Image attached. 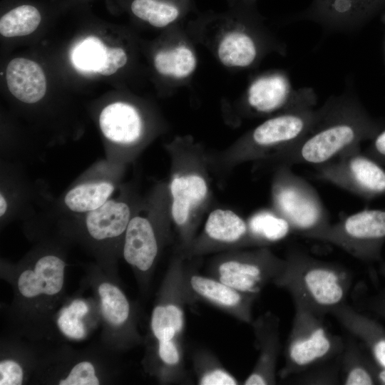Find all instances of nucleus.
I'll list each match as a JSON object with an SVG mask.
<instances>
[{"label":"nucleus","instance_id":"nucleus-1","mask_svg":"<svg viewBox=\"0 0 385 385\" xmlns=\"http://www.w3.org/2000/svg\"><path fill=\"white\" fill-rule=\"evenodd\" d=\"M370 132L359 101L352 92L346 91L318 108L317 118L306 135L270 158L290 166L322 165L360 145Z\"/></svg>","mask_w":385,"mask_h":385},{"label":"nucleus","instance_id":"nucleus-2","mask_svg":"<svg viewBox=\"0 0 385 385\" xmlns=\"http://www.w3.org/2000/svg\"><path fill=\"white\" fill-rule=\"evenodd\" d=\"M284 260V267L273 284L285 289L294 304L324 317L346 303L353 274L346 267L295 247L288 250Z\"/></svg>","mask_w":385,"mask_h":385},{"label":"nucleus","instance_id":"nucleus-3","mask_svg":"<svg viewBox=\"0 0 385 385\" xmlns=\"http://www.w3.org/2000/svg\"><path fill=\"white\" fill-rule=\"evenodd\" d=\"M272 209L290 225L292 232L314 240L332 222L315 188L293 172L289 165H279L271 185Z\"/></svg>","mask_w":385,"mask_h":385},{"label":"nucleus","instance_id":"nucleus-4","mask_svg":"<svg viewBox=\"0 0 385 385\" xmlns=\"http://www.w3.org/2000/svg\"><path fill=\"white\" fill-rule=\"evenodd\" d=\"M323 316L294 304V315L278 375L286 379L339 356L344 339L332 332Z\"/></svg>","mask_w":385,"mask_h":385},{"label":"nucleus","instance_id":"nucleus-5","mask_svg":"<svg viewBox=\"0 0 385 385\" xmlns=\"http://www.w3.org/2000/svg\"><path fill=\"white\" fill-rule=\"evenodd\" d=\"M284 265V258L267 247L235 249L213 258L207 272L208 275L242 292L259 297L267 285L274 284Z\"/></svg>","mask_w":385,"mask_h":385},{"label":"nucleus","instance_id":"nucleus-6","mask_svg":"<svg viewBox=\"0 0 385 385\" xmlns=\"http://www.w3.org/2000/svg\"><path fill=\"white\" fill-rule=\"evenodd\" d=\"M317 100L301 103L257 125L237 151L241 160L269 158L306 135L318 114Z\"/></svg>","mask_w":385,"mask_h":385},{"label":"nucleus","instance_id":"nucleus-7","mask_svg":"<svg viewBox=\"0 0 385 385\" xmlns=\"http://www.w3.org/2000/svg\"><path fill=\"white\" fill-rule=\"evenodd\" d=\"M185 260L183 255L175 256L163 278L150 322L154 342L183 341L185 308L192 304L186 282Z\"/></svg>","mask_w":385,"mask_h":385},{"label":"nucleus","instance_id":"nucleus-8","mask_svg":"<svg viewBox=\"0 0 385 385\" xmlns=\"http://www.w3.org/2000/svg\"><path fill=\"white\" fill-rule=\"evenodd\" d=\"M385 239V210H364L331 223L314 240L330 243L353 257H377Z\"/></svg>","mask_w":385,"mask_h":385},{"label":"nucleus","instance_id":"nucleus-9","mask_svg":"<svg viewBox=\"0 0 385 385\" xmlns=\"http://www.w3.org/2000/svg\"><path fill=\"white\" fill-rule=\"evenodd\" d=\"M353 147L335 158L314 166L315 177L356 195L369 197L385 193V170Z\"/></svg>","mask_w":385,"mask_h":385},{"label":"nucleus","instance_id":"nucleus-10","mask_svg":"<svg viewBox=\"0 0 385 385\" xmlns=\"http://www.w3.org/2000/svg\"><path fill=\"white\" fill-rule=\"evenodd\" d=\"M169 188L170 217L184 253L196 236L199 210L209 197L210 185L203 173L188 168L174 172Z\"/></svg>","mask_w":385,"mask_h":385},{"label":"nucleus","instance_id":"nucleus-11","mask_svg":"<svg viewBox=\"0 0 385 385\" xmlns=\"http://www.w3.org/2000/svg\"><path fill=\"white\" fill-rule=\"evenodd\" d=\"M246 246H252L247 221L231 210L219 208L210 212L202 232L183 255L186 259Z\"/></svg>","mask_w":385,"mask_h":385},{"label":"nucleus","instance_id":"nucleus-12","mask_svg":"<svg viewBox=\"0 0 385 385\" xmlns=\"http://www.w3.org/2000/svg\"><path fill=\"white\" fill-rule=\"evenodd\" d=\"M186 282L192 303H207L236 319L251 324L252 307L258 297L242 292L210 275L185 270Z\"/></svg>","mask_w":385,"mask_h":385},{"label":"nucleus","instance_id":"nucleus-13","mask_svg":"<svg viewBox=\"0 0 385 385\" xmlns=\"http://www.w3.org/2000/svg\"><path fill=\"white\" fill-rule=\"evenodd\" d=\"M314 99L317 97L312 88L292 90L288 78L280 73L257 78L247 93L249 106L260 113H281Z\"/></svg>","mask_w":385,"mask_h":385},{"label":"nucleus","instance_id":"nucleus-14","mask_svg":"<svg viewBox=\"0 0 385 385\" xmlns=\"http://www.w3.org/2000/svg\"><path fill=\"white\" fill-rule=\"evenodd\" d=\"M279 322V317L270 311L252 322L259 354L252 371L242 383L244 385L277 384V365L281 350Z\"/></svg>","mask_w":385,"mask_h":385},{"label":"nucleus","instance_id":"nucleus-15","mask_svg":"<svg viewBox=\"0 0 385 385\" xmlns=\"http://www.w3.org/2000/svg\"><path fill=\"white\" fill-rule=\"evenodd\" d=\"M384 0H313L302 17L324 28L354 31Z\"/></svg>","mask_w":385,"mask_h":385},{"label":"nucleus","instance_id":"nucleus-16","mask_svg":"<svg viewBox=\"0 0 385 385\" xmlns=\"http://www.w3.org/2000/svg\"><path fill=\"white\" fill-rule=\"evenodd\" d=\"M160 247L158 230L152 222L143 216L132 217L124 234L123 255L140 277L150 274Z\"/></svg>","mask_w":385,"mask_h":385},{"label":"nucleus","instance_id":"nucleus-17","mask_svg":"<svg viewBox=\"0 0 385 385\" xmlns=\"http://www.w3.org/2000/svg\"><path fill=\"white\" fill-rule=\"evenodd\" d=\"M65 268V262L56 255L40 257L32 268L24 270L19 275V293L27 299L57 295L63 287Z\"/></svg>","mask_w":385,"mask_h":385},{"label":"nucleus","instance_id":"nucleus-18","mask_svg":"<svg viewBox=\"0 0 385 385\" xmlns=\"http://www.w3.org/2000/svg\"><path fill=\"white\" fill-rule=\"evenodd\" d=\"M101 312L106 322L118 331L125 346L139 341L130 303L117 285L103 282L98 286Z\"/></svg>","mask_w":385,"mask_h":385},{"label":"nucleus","instance_id":"nucleus-19","mask_svg":"<svg viewBox=\"0 0 385 385\" xmlns=\"http://www.w3.org/2000/svg\"><path fill=\"white\" fill-rule=\"evenodd\" d=\"M99 125L106 138L120 144H133L143 133L139 113L133 106L123 102L105 107L100 114Z\"/></svg>","mask_w":385,"mask_h":385},{"label":"nucleus","instance_id":"nucleus-20","mask_svg":"<svg viewBox=\"0 0 385 385\" xmlns=\"http://www.w3.org/2000/svg\"><path fill=\"white\" fill-rule=\"evenodd\" d=\"M6 76L9 91L24 103H36L46 93V80L43 71L31 60L24 58L11 60L7 66Z\"/></svg>","mask_w":385,"mask_h":385},{"label":"nucleus","instance_id":"nucleus-21","mask_svg":"<svg viewBox=\"0 0 385 385\" xmlns=\"http://www.w3.org/2000/svg\"><path fill=\"white\" fill-rule=\"evenodd\" d=\"M331 314L351 335L366 345L378 364L385 366V332L379 325L346 303Z\"/></svg>","mask_w":385,"mask_h":385},{"label":"nucleus","instance_id":"nucleus-22","mask_svg":"<svg viewBox=\"0 0 385 385\" xmlns=\"http://www.w3.org/2000/svg\"><path fill=\"white\" fill-rule=\"evenodd\" d=\"M130 219V210L126 203L110 200L88 212L86 227L92 238L105 240L124 235Z\"/></svg>","mask_w":385,"mask_h":385},{"label":"nucleus","instance_id":"nucleus-23","mask_svg":"<svg viewBox=\"0 0 385 385\" xmlns=\"http://www.w3.org/2000/svg\"><path fill=\"white\" fill-rule=\"evenodd\" d=\"M151 372L163 384H175L185 376L183 341L155 342Z\"/></svg>","mask_w":385,"mask_h":385},{"label":"nucleus","instance_id":"nucleus-24","mask_svg":"<svg viewBox=\"0 0 385 385\" xmlns=\"http://www.w3.org/2000/svg\"><path fill=\"white\" fill-rule=\"evenodd\" d=\"M247 222L252 246L267 247L293 232L289 222L273 209L255 212Z\"/></svg>","mask_w":385,"mask_h":385},{"label":"nucleus","instance_id":"nucleus-25","mask_svg":"<svg viewBox=\"0 0 385 385\" xmlns=\"http://www.w3.org/2000/svg\"><path fill=\"white\" fill-rule=\"evenodd\" d=\"M341 379L342 384L344 385H371L376 383L371 366L352 335L344 339Z\"/></svg>","mask_w":385,"mask_h":385},{"label":"nucleus","instance_id":"nucleus-26","mask_svg":"<svg viewBox=\"0 0 385 385\" xmlns=\"http://www.w3.org/2000/svg\"><path fill=\"white\" fill-rule=\"evenodd\" d=\"M217 54L222 64L227 66L247 67L255 61L257 47L253 38L244 31H233L220 41Z\"/></svg>","mask_w":385,"mask_h":385},{"label":"nucleus","instance_id":"nucleus-27","mask_svg":"<svg viewBox=\"0 0 385 385\" xmlns=\"http://www.w3.org/2000/svg\"><path fill=\"white\" fill-rule=\"evenodd\" d=\"M192 369L200 385H237L240 381L207 349H198L192 356Z\"/></svg>","mask_w":385,"mask_h":385},{"label":"nucleus","instance_id":"nucleus-28","mask_svg":"<svg viewBox=\"0 0 385 385\" xmlns=\"http://www.w3.org/2000/svg\"><path fill=\"white\" fill-rule=\"evenodd\" d=\"M113 190L114 186L108 182L85 183L69 190L64 202L73 212H90L104 204Z\"/></svg>","mask_w":385,"mask_h":385},{"label":"nucleus","instance_id":"nucleus-29","mask_svg":"<svg viewBox=\"0 0 385 385\" xmlns=\"http://www.w3.org/2000/svg\"><path fill=\"white\" fill-rule=\"evenodd\" d=\"M196 63L194 53L185 46L160 51L154 58L155 67L158 73L176 78L190 76L194 71Z\"/></svg>","mask_w":385,"mask_h":385},{"label":"nucleus","instance_id":"nucleus-30","mask_svg":"<svg viewBox=\"0 0 385 385\" xmlns=\"http://www.w3.org/2000/svg\"><path fill=\"white\" fill-rule=\"evenodd\" d=\"M41 21V14L35 6L21 5L1 17L0 33L4 37L26 36L38 28Z\"/></svg>","mask_w":385,"mask_h":385},{"label":"nucleus","instance_id":"nucleus-31","mask_svg":"<svg viewBox=\"0 0 385 385\" xmlns=\"http://www.w3.org/2000/svg\"><path fill=\"white\" fill-rule=\"evenodd\" d=\"M131 11L135 16L155 27H164L179 15L175 5L160 0H134Z\"/></svg>","mask_w":385,"mask_h":385},{"label":"nucleus","instance_id":"nucleus-32","mask_svg":"<svg viewBox=\"0 0 385 385\" xmlns=\"http://www.w3.org/2000/svg\"><path fill=\"white\" fill-rule=\"evenodd\" d=\"M89 307L84 300L76 299L60 311L57 325L60 332L72 339H82L86 335V329L83 322L88 313Z\"/></svg>","mask_w":385,"mask_h":385},{"label":"nucleus","instance_id":"nucleus-33","mask_svg":"<svg viewBox=\"0 0 385 385\" xmlns=\"http://www.w3.org/2000/svg\"><path fill=\"white\" fill-rule=\"evenodd\" d=\"M106 48L100 39L90 36L73 49L72 61L79 70L98 72L104 62Z\"/></svg>","mask_w":385,"mask_h":385},{"label":"nucleus","instance_id":"nucleus-34","mask_svg":"<svg viewBox=\"0 0 385 385\" xmlns=\"http://www.w3.org/2000/svg\"><path fill=\"white\" fill-rule=\"evenodd\" d=\"M342 354L337 357L317 364L300 374L294 375L297 384H340Z\"/></svg>","mask_w":385,"mask_h":385},{"label":"nucleus","instance_id":"nucleus-35","mask_svg":"<svg viewBox=\"0 0 385 385\" xmlns=\"http://www.w3.org/2000/svg\"><path fill=\"white\" fill-rule=\"evenodd\" d=\"M100 383L96 367L89 361L76 364L66 376L58 381L59 385H98Z\"/></svg>","mask_w":385,"mask_h":385},{"label":"nucleus","instance_id":"nucleus-36","mask_svg":"<svg viewBox=\"0 0 385 385\" xmlns=\"http://www.w3.org/2000/svg\"><path fill=\"white\" fill-rule=\"evenodd\" d=\"M24 379L21 365L12 359H3L0 361V385H20Z\"/></svg>","mask_w":385,"mask_h":385},{"label":"nucleus","instance_id":"nucleus-37","mask_svg":"<svg viewBox=\"0 0 385 385\" xmlns=\"http://www.w3.org/2000/svg\"><path fill=\"white\" fill-rule=\"evenodd\" d=\"M127 60V55L123 48L107 47L104 62L98 73L103 76H111L125 66Z\"/></svg>","mask_w":385,"mask_h":385},{"label":"nucleus","instance_id":"nucleus-38","mask_svg":"<svg viewBox=\"0 0 385 385\" xmlns=\"http://www.w3.org/2000/svg\"><path fill=\"white\" fill-rule=\"evenodd\" d=\"M373 145L375 152L385 158V130L376 136Z\"/></svg>","mask_w":385,"mask_h":385},{"label":"nucleus","instance_id":"nucleus-39","mask_svg":"<svg viewBox=\"0 0 385 385\" xmlns=\"http://www.w3.org/2000/svg\"><path fill=\"white\" fill-rule=\"evenodd\" d=\"M376 380L381 382V384H385V368L379 365V369H376V367H372Z\"/></svg>","mask_w":385,"mask_h":385},{"label":"nucleus","instance_id":"nucleus-40","mask_svg":"<svg viewBox=\"0 0 385 385\" xmlns=\"http://www.w3.org/2000/svg\"><path fill=\"white\" fill-rule=\"evenodd\" d=\"M8 204L5 199V197L3 196V195L1 193L0 195V216L2 217L5 212L7 210Z\"/></svg>","mask_w":385,"mask_h":385},{"label":"nucleus","instance_id":"nucleus-41","mask_svg":"<svg viewBox=\"0 0 385 385\" xmlns=\"http://www.w3.org/2000/svg\"><path fill=\"white\" fill-rule=\"evenodd\" d=\"M384 272H385V267H384Z\"/></svg>","mask_w":385,"mask_h":385}]
</instances>
